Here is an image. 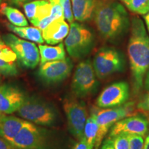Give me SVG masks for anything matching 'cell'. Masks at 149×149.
<instances>
[{"label": "cell", "instance_id": "1", "mask_svg": "<svg viewBox=\"0 0 149 149\" xmlns=\"http://www.w3.org/2000/svg\"><path fill=\"white\" fill-rule=\"evenodd\" d=\"M128 55L133 91L139 93L149 69V36L144 22L139 17L132 19L128 44Z\"/></svg>", "mask_w": 149, "mask_h": 149}, {"label": "cell", "instance_id": "2", "mask_svg": "<svg viewBox=\"0 0 149 149\" xmlns=\"http://www.w3.org/2000/svg\"><path fill=\"white\" fill-rule=\"evenodd\" d=\"M93 16L98 32L109 42H114L120 40L129 28L127 11L117 1H99Z\"/></svg>", "mask_w": 149, "mask_h": 149}, {"label": "cell", "instance_id": "3", "mask_svg": "<svg viewBox=\"0 0 149 149\" xmlns=\"http://www.w3.org/2000/svg\"><path fill=\"white\" fill-rule=\"evenodd\" d=\"M135 107L133 102H127L122 106L110 109L93 107L91 116L96 121L98 126L95 148L98 149L110 128L115 123L122 119L135 115Z\"/></svg>", "mask_w": 149, "mask_h": 149}, {"label": "cell", "instance_id": "4", "mask_svg": "<svg viewBox=\"0 0 149 149\" xmlns=\"http://www.w3.org/2000/svg\"><path fill=\"white\" fill-rule=\"evenodd\" d=\"M16 113L23 120L38 126H54L57 120L54 108L46 102L35 97H26Z\"/></svg>", "mask_w": 149, "mask_h": 149}, {"label": "cell", "instance_id": "5", "mask_svg": "<svg viewBox=\"0 0 149 149\" xmlns=\"http://www.w3.org/2000/svg\"><path fill=\"white\" fill-rule=\"evenodd\" d=\"M95 37L92 31L77 22L70 24L69 33L65 40L68 55L78 60L86 57L94 46Z\"/></svg>", "mask_w": 149, "mask_h": 149}, {"label": "cell", "instance_id": "6", "mask_svg": "<svg viewBox=\"0 0 149 149\" xmlns=\"http://www.w3.org/2000/svg\"><path fill=\"white\" fill-rule=\"evenodd\" d=\"M99 82L93 63L90 59L82 61L77 65L72 77L71 88L78 98L88 97L97 91Z\"/></svg>", "mask_w": 149, "mask_h": 149}, {"label": "cell", "instance_id": "7", "mask_svg": "<svg viewBox=\"0 0 149 149\" xmlns=\"http://www.w3.org/2000/svg\"><path fill=\"white\" fill-rule=\"evenodd\" d=\"M93 66L97 77L104 79L124 69L125 61L119 51L114 48H100L95 55Z\"/></svg>", "mask_w": 149, "mask_h": 149}, {"label": "cell", "instance_id": "8", "mask_svg": "<svg viewBox=\"0 0 149 149\" xmlns=\"http://www.w3.org/2000/svg\"><path fill=\"white\" fill-rule=\"evenodd\" d=\"M11 146L14 149H48V133L46 130L27 121L15 137Z\"/></svg>", "mask_w": 149, "mask_h": 149}, {"label": "cell", "instance_id": "9", "mask_svg": "<svg viewBox=\"0 0 149 149\" xmlns=\"http://www.w3.org/2000/svg\"><path fill=\"white\" fill-rule=\"evenodd\" d=\"M2 40L16 54L20 65L27 68H35L40 61V51L34 43L26 41L15 35H3Z\"/></svg>", "mask_w": 149, "mask_h": 149}, {"label": "cell", "instance_id": "10", "mask_svg": "<svg viewBox=\"0 0 149 149\" xmlns=\"http://www.w3.org/2000/svg\"><path fill=\"white\" fill-rule=\"evenodd\" d=\"M63 107L70 133L77 140H80L84 136L85 125L88 118L84 103L76 98L68 97L64 100Z\"/></svg>", "mask_w": 149, "mask_h": 149}, {"label": "cell", "instance_id": "11", "mask_svg": "<svg viewBox=\"0 0 149 149\" xmlns=\"http://www.w3.org/2000/svg\"><path fill=\"white\" fill-rule=\"evenodd\" d=\"M129 85L126 81H118L111 84L97 99L96 104L102 109L118 107L126 103L129 98Z\"/></svg>", "mask_w": 149, "mask_h": 149}, {"label": "cell", "instance_id": "12", "mask_svg": "<svg viewBox=\"0 0 149 149\" xmlns=\"http://www.w3.org/2000/svg\"><path fill=\"white\" fill-rule=\"evenodd\" d=\"M72 64L69 58L61 60L48 61L40 64L39 76L43 81L48 84L59 83L70 75Z\"/></svg>", "mask_w": 149, "mask_h": 149}, {"label": "cell", "instance_id": "13", "mask_svg": "<svg viewBox=\"0 0 149 149\" xmlns=\"http://www.w3.org/2000/svg\"><path fill=\"white\" fill-rule=\"evenodd\" d=\"M149 128L148 121L144 117L133 115L122 119L111 127L109 137L120 133L134 134L144 137L148 133Z\"/></svg>", "mask_w": 149, "mask_h": 149}, {"label": "cell", "instance_id": "14", "mask_svg": "<svg viewBox=\"0 0 149 149\" xmlns=\"http://www.w3.org/2000/svg\"><path fill=\"white\" fill-rule=\"evenodd\" d=\"M19 89L8 84L0 85V113L10 115L18 111L25 100Z\"/></svg>", "mask_w": 149, "mask_h": 149}, {"label": "cell", "instance_id": "15", "mask_svg": "<svg viewBox=\"0 0 149 149\" xmlns=\"http://www.w3.org/2000/svg\"><path fill=\"white\" fill-rule=\"evenodd\" d=\"M70 27L64 17L54 20L48 26L42 31V35L44 42L48 44H59L67 37Z\"/></svg>", "mask_w": 149, "mask_h": 149}, {"label": "cell", "instance_id": "16", "mask_svg": "<svg viewBox=\"0 0 149 149\" xmlns=\"http://www.w3.org/2000/svg\"><path fill=\"white\" fill-rule=\"evenodd\" d=\"M23 7L27 18L35 27L51 13L52 6L48 0H35L25 3Z\"/></svg>", "mask_w": 149, "mask_h": 149}, {"label": "cell", "instance_id": "17", "mask_svg": "<svg viewBox=\"0 0 149 149\" xmlns=\"http://www.w3.org/2000/svg\"><path fill=\"white\" fill-rule=\"evenodd\" d=\"M26 122L22 118L2 114L0 117V137L11 144Z\"/></svg>", "mask_w": 149, "mask_h": 149}, {"label": "cell", "instance_id": "18", "mask_svg": "<svg viewBox=\"0 0 149 149\" xmlns=\"http://www.w3.org/2000/svg\"><path fill=\"white\" fill-rule=\"evenodd\" d=\"M16 54L0 38V74L15 76L18 74Z\"/></svg>", "mask_w": 149, "mask_h": 149}, {"label": "cell", "instance_id": "19", "mask_svg": "<svg viewBox=\"0 0 149 149\" xmlns=\"http://www.w3.org/2000/svg\"><path fill=\"white\" fill-rule=\"evenodd\" d=\"M74 19L78 22H86L94 15L97 0H71Z\"/></svg>", "mask_w": 149, "mask_h": 149}, {"label": "cell", "instance_id": "20", "mask_svg": "<svg viewBox=\"0 0 149 149\" xmlns=\"http://www.w3.org/2000/svg\"><path fill=\"white\" fill-rule=\"evenodd\" d=\"M39 51L40 55V64L48 61L61 60L66 58L64 44L59 43L57 46L39 45Z\"/></svg>", "mask_w": 149, "mask_h": 149}, {"label": "cell", "instance_id": "21", "mask_svg": "<svg viewBox=\"0 0 149 149\" xmlns=\"http://www.w3.org/2000/svg\"><path fill=\"white\" fill-rule=\"evenodd\" d=\"M8 28L13 33L31 42H34L40 44L44 42L42 31L38 28L32 26H16L13 24H8Z\"/></svg>", "mask_w": 149, "mask_h": 149}, {"label": "cell", "instance_id": "22", "mask_svg": "<svg viewBox=\"0 0 149 149\" xmlns=\"http://www.w3.org/2000/svg\"><path fill=\"white\" fill-rule=\"evenodd\" d=\"M1 12L13 25L16 26H28L29 25L25 16L17 9L3 4L1 7Z\"/></svg>", "mask_w": 149, "mask_h": 149}, {"label": "cell", "instance_id": "23", "mask_svg": "<svg viewBox=\"0 0 149 149\" xmlns=\"http://www.w3.org/2000/svg\"><path fill=\"white\" fill-rule=\"evenodd\" d=\"M97 130L98 126L95 120L92 116H90L86 123L84 133L87 149H94Z\"/></svg>", "mask_w": 149, "mask_h": 149}, {"label": "cell", "instance_id": "24", "mask_svg": "<svg viewBox=\"0 0 149 149\" xmlns=\"http://www.w3.org/2000/svg\"><path fill=\"white\" fill-rule=\"evenodd\" d=\"M124 3L136 14L146 15L149 12V0H127Z\"/></svg>", "mask_w": 149, "mask_h": 149}, {"label": "cell", "instance_id": "25", "mask_svg": "<svg viewBox=\"0 0 149 149\" xmlns=\"http://www.w3.org/2000/svg\"><path fill=\"white\" fill-rule=\"evenodd\" d=\"M109 138L111 139L115 149H129V144L126 134L120 133L113 137H109Z\"/></svg>", "mask_w": 149, "mask_h": 149}, {"label": "cell", "instance_id": "26", "mask_svg": "<svg viewBox=\"0 0 149 149\" xmlns=\"http://www.w3.org/2000/svg\"><path fill=\"white\" fill-rule=\"evenodd\" d=\"M129 144V149H143L144 145V137L139 135L128 134L127 135Z\"/></svg>", "mask_w": 149, "mask_h": 149}, {"label": "cell", "instance_id": "27", "mask_svg": "<svg viewBox=\"0 0 149 149\" xmlns=\"http://www.w3.org/2000/svg\"><path fill=\"white\" fill-rule=\"evenodd\" d=\"M60 4L62 7L64 17L69 23L74 22V16L72 13V9L70 3V0H61Z\"/></svg>", "mask_w": 149, "mask_h": 149}, {"label": "cell", "instance_id": "28", "mask_svg": "<svg viewBox=\"0 0 149 149\" xmlns=\"http://www.w3.org/2000/svg\"><path fill=\"white\" fill-rule=\"evenodd\" d=\"M137 109L140 111L149 113V92L145 94L139 100L137 105Z\"/></svg>", "mask_w": 149, "mask_h": 149}, {"label": "cell", "instance_id": "29", "mask_svg": "<svg viewBox=\"0 0 149 149\" xmlns=\"http://www.w3.org/2000/svg\"><path fill=\"white\" fill-rule=\"evenodd\" d=\"M52 6L51 16L54 20L57 19L64 17V13H63V9L61 4H53Z\"/></svg>", "mask_w": 149, "mask_h": 149}, {"label": "cell", "instance_id": "30", "mask_svg": "<svg viewBox=\"0 0 149 149\" xmlns=\"http://www.w3.org/2000/svg\"><path fill=\"white\" fill-rule=\"evenodd\" d=\"M73 149H87L86 143L84 136L82 139H81L80 140H78L77 143L74 146Z\"/></svg>", "mask_w": 149, "mask_h": 149}, {"label": "cell", "instance_id": "31", "mask_svg": "<svg viewBox=\"0 0 149 149\" xmlns=\"http://www.w3.org/2000/svg\"><path fill=\"white\" fill-rule=\"evenodd\" d=\"M35 1V0H8V1L12 4L17 6H22L25 3L31 2V1Z\"/></svg>", "mask_w": 149, "mask_h": 149}, {"label": "cell", "instance_id": "32", "mask_svg": "<svg viewBox=\"0 0 149 149\" xmlns=\"http://www.w3.org/2000/svg\"><path fill=\"white\" fill-rule=\"evenodd\" d=\"M0 149H14L10 143L0 137Z\"/></svg>", "mask_w": 149, "mask_h": 149}, {"label": "cell", "instance_id": "33", "mask_svg": "<svg viewBox=\"0 0 149 149\" xmlns=\"http://www.w3.org/2000/svg\"><path fill=\"white\" fill-rule=\"evenodd\" d=\"M101 149H115L113 147V144H112L111 139L108 138L104 141L103 145H102Z\"/></svg>", "mask_w": 149, "mask_h": 149}, {"label": "cell", "instance_id": "34", "mask_svg": "<svg viewBox=\"0 0 149 149\" xmlns=\"http://www.w3.org/2000/svg\"><path fill=\"white\" fill-rule=\"evenodd\" d=\"M144 86L147 91H149V69L147 71L146 75H145L144 80Z\"/></svg>", "mask_w": 149, "mask_h": 149}, {"label": "cell", "instance_id": "35", "mask_svg": "<svg viewBox=\"0 0 149 149\" xmlns=\"http://www.w3.org/2000/svg\"><path fill=\"white\" fill-rule=\"evenodd\" d=\"M144 21L145 23H146L147 29H148V31L149 32V12L148 13H146L144 16Z\"/></svg>", "mask_w": 149, "mask_h": 149}, {"label": "cell", "instance_id": "36", "mask_svg": "<svg viewBox=\"0 0 149 149\" xmlns=\"http://www.w3.org/2000/svg\"><path fill=\"white\" fill-rule=\"evenodd\" d=\"M143 149H149V134L147 135L146 138L145 139L144 148Z\"/></svg>", "mask_w": 149, "mask_h": 149}, {"label": "cell", "instance_id": "37", "mask_svg": "<svg viewBox=\"0 0 149 149\" xmlns=\"http://www.w3.org/2000/svg\"><path fill=\"white\" fill-rule=\"evenodd\" d=\"M51 5L53 4H60L61 0H48Z\"/></svg>", "mask_w": 149, "mask_h": 149}, {"label": "cell", "instance_id": "38", "mask_svg": "<svg viewBox=\"0 0 149 149\" xmlns=\"http://www.w3.org/2000/svg\"><path fill=\"white\" fill-rule=\"evenodd\" d=\"M120 1H122V2H124V3H125L126 1H127V0H120Z\"/></svg>", "mask_w": 149, "mask_h": 149}, {"label": "cell", "instance_id": "39", "mask_svg": "<svg viewBox=\"0 0 149 149\" xmlns=\"http://www.w3.org/2000/svg\"><path fill=\"white\" fill-rule=\"evenodd\" d=\"M1 115H2V113H0V117H1Z\"/></svg>", "mask_w": 149, "mask_h": 149}, {"label": "cell", "instance_id": "40", "mask_svg": "<svg viewBox=\"0 0 149 149\" xmlns=\"http://www.w3.org/2000/svg\"><path fill=\"white\" fill-rule=\"evenodd\" d=\"M97 1H100V0H97Z\"/></svg>", "mask_w": 149, "mask_h": 149}, {"label": "cell", "instance_id": "41", "mask_svg": "<svg viewBox=\"0 0 149 149\" xmlns=\"http://www.w3.org/2000/svg\"><path fill=\"white\" fill-rule=\"evenodd\" d=\"M0 2H1V0H0Z\"/></svg>", "mask_w": 149, "mask_h": 149}]
</instances>
